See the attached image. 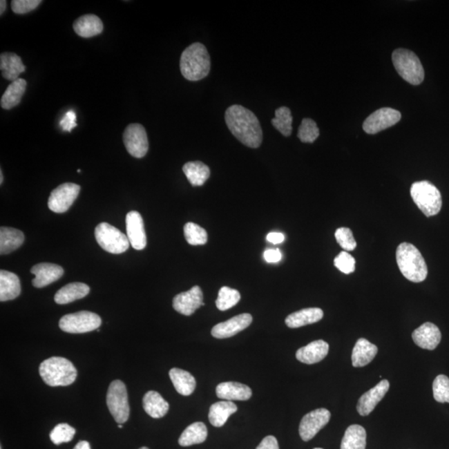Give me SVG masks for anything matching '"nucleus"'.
Returning a JSON list of instances; mask_svg holds the SVG:
<instances>
[{
	"label": "nucleus",
	"instance_id": "obj_1",
	"mask_svg": "<svg viewBox=\"0 0 449 449\" xmlns=\"http://www.w3.org/2000/svg\"><path fill=\"white\" fill-rule=\"evenodd\" d=\"M224 120L231 133L243 145L257 149L262 144V128L251 110L242 105H232L227 109Z\"/></svg>",
	"mask_w": 449,
	"mask_h": 449
},
{
	"label": "nucleus",
	"instance_id": "obj_2",
	"mask_svg": "<svg viewBox=\"0 0 449 449\" xmlns=\"http://www.w3.org/2000/svg\"><path fill=\"white\" fill-rule=\"evenodd\" d=\"M183 77L189 81L205 79L211 70V58L205 45L194 43L183 51L180 60Z\"/></svg>",
	"mask_w": 449,
	"mask_h": 449
},
{
	"label": "nucleus",
	"instance_id": "obj_3",
	"mask_svg": "<svg viewBox=\"0 0 449 449\" xmlns=\"http://www.w3.org/2000/svg\"><path fill=\"white\" fill-rule=\"evenodd\" d=\"M396 260L403 276L414 283L427 278L428 267L423 257L414 245L403 242L396 251Z\"/></svg>",
	"mask_w": 449,
	"mask_h": 449
},
{
	"label": "nucleus",
	"instance_id": "obj_4",
	"mask_svg": "<svg viewBox=\"0 0 449 449\" xmlns=\"http://www.w3.org/2000/svg\"><path fill=\"white\" fill-rule=\"evenodd\" d=\"M44 382L51 387L68 386L76 381L77 370L73 363L63 357H51L39 366Z\"/></svg>",
	"mask_w": 449,
	"mask_h": 449
},
{
	"label": "nucleus",
	"instance_id": "obj_5",
	"mask_svg": "<svg viewBox=\"0 0 449 449\" xmlns=\"http://www.w3.org/2000/svg\"><path fill=\"white\" fill-rule=\"evenodd\" d=\"M412 199L427 218L438 215L442 208V195L432 183L416 182L411 187Z\"/></svg>",
	"mask_w": 449,
	"mask_h": 449
},
{
	"label": "nucleus",
	"instance_id": "obj_6",
	"mask_svg": "<svg viewBox=\"0 0 449 449\" xmlns=\"http://www.w3.org/2000/svg\"><path fill=\"white\" fill-rule=\"evenodd\" d=\"M396 71L412 85H419L424 79L423 67L414 52L399 48L392 55Z\"/></svg>",
	"mask_w": 449,
	"mask_h": 449
},
{
	"label": "nucleus",
	"instance_id": "obj_7",
	"mask_svg": "<svg viewBox=\"0 0 449 449\" xmlns=\"http://www.w3.org/2000/svg\"><path fill=\"white\" fill-rule=\"evenodd\" d=\"M95 238L104 251L112 254H122L130 246L128 236L107 222L97 224L95 228Z\"/></svg>",
	"mask_w": 449,
	"mask_h": 449
},
{
	"label": "nucleus",
	"instance_id": "obj_8",
	"mask_svg": "<svg viewBox=\"0 0 449 449\" xmlns=\"http://www.w3.org/2000/svg\"><path fill=\"white\" fill-rule=\"evenodd\" d=\"M107 405L117 423L128 421L130 414L128 391L121 381H114L109 385L107 394Z\"/></svg>",
	"mask_w": 449,
	"mask_h": 449
},
{
	"label": "nucleus",
	"instance_id": "obj_9",
	"mask_svg": "<svg viewBox=\"0 0 449 449\" xmlns=\"http://www.w3.org/2000/svg\"><path fill=\"white\" fill-rule=\"evenodd\" d=\"M102 320L99 314L90 312L68 314L61 318L59 328L64 332L84 334L100 327Z\"/></svg>",
	"mask_w": 449,
	"mask_h": 449
},
{
	"label": "nucleus",
	"instance_id": "obj_10",
	"mask_svg": "<svg viewBox=\"0 0 449 449\" xmlns=\"http://www.w3.org/2000/svg\"><path fill=\"white\" fill-rule=\"evenodd\" d=\"M124 142L126 151L137 158L146 156L149 149L148 134L144 126L133 124L126 126L124 133Z\"/></svg>",
	"mask_w": 449,
	"mask_h": 449
},
{
	"label": "nucleus",
	"instance_id": "obj_11",
	"mask_svg": "<svg viewBox=\"0 0 449 449\" xmlns=\"http://www.w3.org/2000/svg\"><path fill=\"white\" fill-rule=\"evenodd\" d=\"M80 189V186L75 183L67 182L61 184L52 191L48 198V208L56 213L66 212L75 202Z\"/></svg>",
	"mask_w": 449,
	"mask_h": 449
},
{
	"label": "nucleus",
	"instance_id": "obj_12",
	"mask_svg": "<svg viewBox=\"0 0 449 449\" xmlns=\"http://www.w3.org/2000/svg\"><path fill=\"white\" fill-rule=\"evenodd\" d=\"M330 417L332 414L326 409H318L305 414L299 428L302 440L305 442L312 440L329 422Z\"/></svg>",
	"mask_w": 449,
	"mask_h": 449
},
{
	"label": "nucleus",
	"instance_id": "obj_13",
	"mask_svg": "<svg viewBox=\"0 0 449 449\" xmlns=\"http://www.w3.org/2000/svg\"><path fill=\"white\" fill-rule=\"evenodd\" d=\"M401 113L390 108H383L371 114L364 122L363 128L369 134H375L398 124Z\"/></svg>",
	"mask_w": 449,
	"mask_h": 449
},
{
	"label": "nucleus",
	"instance_id": "obj_14",
	"mask_svg": "<svg viewBox=\"0 0 449 449\" xmlns=\"http://www.w3.org/2000/svg\"><path fill=\"white\" fill-rule=\"evenodd\" d=\"M173 305L175 312L186 316H191L195 310L205 305L202 289L195 285L189 291L178 294L174 297Z\"/></svg>",
	"mask_w": 449,
	"mask_h": 449
},
{
	"label": "nucleus",
	"instance_id": "obj_15",
	"mask_svg": "<svg viewBox=\"0 0 449 449\" xmlns=\"http://www.w3.org/2000/svg\"><path fill=\"white\" fill-rule=\"evenodd\" d=\"M126 229L131 246L137 251L144 250L146 246V236L144 219L140 212L132 211L126 214Z\"/></svg>",
	"mask_w": 449,
	"mask_h": 449
},
{
	"label": "nucleus",
	"instance_id": "obj_16",
	"mask_svg": "<svg viewBox=\"0 0 449 449\" xmlns=\"http://www.w3.org/2000/svg\"><path fill=\"white\" fill-rule=\"evenodd\" d=\"M251 323V314H240L230 320L215 325L211 329V334L216 338H230L249 327Z\"/></svg>",
	"mask_w": 449,
	"mask_h": 449
},
{
	"label": "nucleus",
	"instance_id": "obj_17",
	"mask_svg": "<svg viewBox=\"0 0 449 449\" xmlns=\"http://www.w3.org/2000/svg\"><path fill=\"white\" fill-rule=\"evenodd\" d=\"M390 390V382L383 379L373 389L367 391L359 399L357 410L361 416H368Z\"/></svg>",
	"mask_w": 449,
	"mask_h": 449
},
{
	"label": "nucleus",
	"instance_id": "obj_18",
	"mask_svg": "<svg viewBox=\"0 0 449 449\" xmlns=\"http://www.w3.org/2000/svg\"><path fill=\"white\" fill-rule=\"evenodd\" d=\"M31 273L35 276L32 284L36 288H44L55 283L64 274L63 267L52 263H39L31 268Z\"/></svg>",
	"mask_w": 449,
	"mask_h": 449
},
{
	"label": "nucleus",
	"instance_id": "obj_19",
	"mask_svg": "<svg viewBox=\"0 0 449 449\" xmlns=\"http://www.w3.org/2000/svg\"><path fill=\"white\" fill-rule=\"evenodd\" d=\"M412 338L420 348L434 350L439 345L442 334L438 326L430 322H426L414 330L412 334Z\"/></svg>",
	"mask_w": 449,
	"mask_h": 449
},
{
	"label": "nucleus",
	"instance_id": "obj_20",
	"mask_svg": "<svg viewBox=\"0 0 449 449\" xmlns=\"http://www.w3.org/2000/svg\"><path fill=\"white\" fill-rule=\"evenodd\" d=\"M329 349L327 342L322 340L313 341L297 350L296 359L306 365L316 364L327 356Z\"/></svg>",
	"mask_w": 449,
	"mask_h": 449
},
{
	"label": "nucleus",
	"instance_id": "obj_21",
	"mask_svg": "<svg viewBox=\"0 0 449 449\" xmlns=\"http://www.w3.org/2000/svg\"><path fill=\"white\" fill-rule=\"evenodd\" d=\"M216 391L219 399L227 401H232V400L246 401L252 396L251 388L238 382L220 383L216 387Z\"/></svg>",
	"mask_w": 449,
	"mask_h": 449
},
{
	"label": "nucleus",
	"instance_id": "obj_22",
	"mask_svg": "<svg viewBox=\"0 0 449 449\" xmlns=\"http://www.w3.org/2000/svg\"><path fill=\"white\" fill-rule=\"evenodd\" d=\"M323 316V310L320 308H306L289 314L285 319V324L289 328H300L316 323L321 321Z\"/></svg>",
	"mask_w": 449,
	"mask_h": 449
},
{
	"label": "nucleus",
	"instance_id": "obj_23",
	"mask_svg": "<svg viewBox=\"0 0 449 449\" xmlns=\"http://www.w3.org/2000/svg\"><path fill=\"white\" fill-rule=\"evenodd\" d=\"M0 70L6 79L14 82L26 71L21 58L14 52H3L0 56Z\"/></svg>",
	"mask_w": 449,
	"mask_h": 449
},
{
	"label": "nucleus",
	"instance_id": "obj_24",
	"mask_svg": "<svg viewBox=\"0 0 449 449\" xmlns=\"http://www.w3.org/2000/svg\"><path fill=\"white\" fill-rule=\"evenodd\" d=\"M73 30L83 38H92L104 31V23L97 15H86L76 20Z\"/></svg>",
	"mask_w": 449,
	"mask_h": 449
},
{
	"label": "nucleus",
	"instance_id": "obj_25",
	"mask_svg": "<svg viewBox=\"0 0 449 449\" xmlns=\"http://www.w3.org/2000/svg\"><path fill=\"white\" fill-rule=\"evenodd\" d=\"M21 293V285L17 275L15 273L0 271V300L2 302L16 299Z\"/></svg>",
	"mask_w": 449,
	"mask_h": 449
},
{
	"label": "nucleus",
	"instance_id": "obj_26",
	"mask_svg": "<svg viewBox=\"0 0 449 449\" xmlns=\"http://www.w3.org/2000/svg\"><path fill=\"white\" fill-rule=\"evenodd\" d=\"M378 353V347L366 338H359L352 352V364L354 367H364L372 362Z\"/></svg>",
	"mask_w": 449,
	"mask_h": 449
},
{
	"label": "nucleus",
	"instance_id": "obj_27",
	"mask_svg": "<svg viewBox=\"0 0 449 449\" xmlns=\"http://www.w3.org/2000/svg\"><path fill=\"white\" fill-rule=\"evenodd\" d=\"M90 292L88 285L75 283L65 285L55 294V300L59 305H67L77 300L83 299Z\"/></svg>",
	"mask_w": 449,
	"mask_h": 449
},
{
	"label": "nucleus",
	"instance_id": "obj_28",
	"mask_svg": "<svg viewBox=\"0 0 449 449\" xmlns=\"http://www.w3.org/2000/svg\"><path fill=\"white\" fill-rule=\"evenodd\" d=\"M142 403L146 413L153 419L164 417L169 410V403L156 391H149L144 395Z\"/></svg>",
	"mask_w": 449,
	"mask_h": 449
},
{
	"label": "nucleus",
	"instance_id": "obj_29",
	"mask_svg": "<svg viewBox=\"0 0 449 449\" xmlns=\"http://www.w3.org/2000/svg\"><path fill=\"white\" fill-rule=\"evenodd\" d=\"M24 235L21 231L12 227H1L0 229V253L10 254L22 246Z\"/></svg>",
	"mask_w": 449,
	"mask_h": 449
},
{
	"label": "nucleus",
	"instance_id": "obj_30",
	"mask_svg": "<svg viewBox=\"0 0 449 449\" xmlns=\"http://www.w3.org/2000/svg\"><path fill=\"white\" fill-rule=\"evenodd\" d=\"M27 82L23 79H18L8 86L6 92L1 97L0 105L2 108L10 110L18 106L21 102L22 97L26 93Z\"/></svg>",
	"mask_w": 449,
	"mask_h": 449
},
{
	"label": "nucleus",
	"instance_id": "obj_31",
	"mask_svg": "<svg viewBox=\"0 0 449 449\" xmlns=\"http://www.w3.org/2000/svg\"><path fill=\"white\" fill-rule=\"evenodd\" d=\"M238 408L232 401H220L210 408L209 421L214 427H222L231 414L238 412Z\"/></svg>",
	"mask_w": 449,
	"mask_h": 449
},
{
	"label": "nucleus",
	"instance_id": "obj_32",
	"mask_svg": "<svg viewBox=\"0 0 449 449\" xmlns=\"http://www.w3.org/2000/svg\"><path fill=\"white\" fill-rule=\"evenodd\" d=\"M169 376L178 393L184 396H189L193 393L197 382L189 372L173 368L169 371Z\"/></svg>",
	"mask_w": 449,
	"mask_h": 449
},
{
	"label": "nucleus",
	"instance_id": "obj_33",
	"mask_svg": "<svg viewBox=\"0 0 449 449\" xmlns=\"http://www.w3.org/2000/svg\"><path fill=\"white\" fill-rule=\"evenodd\" d=\"M182 170L187 180L193 187H201L205 184L211 175L209 166L199 161L187 162L183 166Z\"/></svg>",
	"mask_w": 449,
	"mask_h": 449
},
{
	"label": "nucleus",
	"instance_id": "obj_34",
	"mask_svg": "<svg viewBox=\"0 0 449 449\" xmlns=\"http://www.w3.org/2000/svg\"><path fill=\"white\" fill-rule=\"evenodd\" d=\"M366 431L358 424H353L347 428L343 437L341 449H365Z\"/></svg>",
	"mask_w": 449,
	"mask_h": 449
},
{
	"label": "nucleus",
	"instance_id": "obj_35",
	"mask_svg": "<svg viewBox=\"0 0 449 449\" xmlns=\"http://www.w3.org/2000/svg\"><path fill=\"white\" fill-rule=\"evenodd\" d=\"M207 438V428L202 422L191 424L180 436L178 443L182 447L205 442Z\"/></svg>",
	"mask_w": 449,
	"mask_h": 449
},
{
	"label": "nucleus",
	"instance_id": "obj_36",
	"mask_svg": "<svg viewBox=\"0 0 449 449\" xmlns=\"http://www.w3.org/2000/svg\"><path fill=\"white\" fill-rule=\"evenodd\" d=\"M276 117L271 120V124L285 137H289L292 133V121L291 109L287 107H280L275 112Z\"/></svg>",
	"mask_w": 449,
	"mask_h": 449
},
{
	"label": "nucleus",
	"instance_id": "obj_37",
	"mask_svg": "<svg viewBox=\"0 0 449 449\" xmlns=\"http://www.w3.org/2000/svg\"><path fill=\"white\" fill-rule=\"evenodd\" d=\"M240 300V294L235 289L227 287L220 288L218 299L216 300V307L220 312L229 309L234 307L236 305L238 304Z\"/></svg>",
	"mask_w": 449,
	"mask_h": 449
},
{
	"label": "nucleus",
	"instance_id": "obj_38",
	"mask_svg": "<svg viewBox=\"0 0 449 449\" xmlns=\"http://www.w3.org/2000/svg\"><path fill=\"white\" fill-rule=\"evenodd\" d=\"M184 236L187 242L191 246H202L207 242V232L199 224L189 222L184 227Z\"/></svg>",
	"mask_w": 449,
	"mask_h": 449
},
{
	"label": "nucleus",
	"instance_id": "obj_39",
	"mask_svg": "<svg viewBox=\"0 0 449 449\" xmlns=\"http://www.w3.org/2000/svg\"><path fill=\"white\" fill-rule=\"evenodd\" d=\"M320 136L316 122L310 118H304L298 131V137L302 142L312 144Z\"/></svg>",
	"mask_w": 449,
	"mask_h": 449
},
{
	"label": "nucleus",
	"instance_id": "obj_40",
	"mask_svg": "<svg viewBox=\"0 0 449 449\" xmlns=\"http://www.w3.org/2000/svg\"><path fill=\"white\" fill-rule=\"evenodd\" d=\"M75 428L68 426V424L59 423L51 431L50 437L52 443L59 445L70 442L73 437H75Z\"/></svg>",
	"mask_w": 449,
	"mask_h": 449
},
{
	"label": "nucleus",
	"instance_id": "obj_41",
	"mask_svg": "<svg viewBox=\"0 0 449 449\" xmlns=\"http://www.w3.org/2000/svg\"><path fill=\"white\" fill-rule=\"evenodd\" d=\"M432 391L437 402L449 403V378L443 374L437 376L432 383Z\"/></svg>",
	"mask_w": 449,
	"mask_h": 449
},
{
	"label": "nucleus",
	"instance_id": "obj_42",
	"mask_svg": "<svg viewBox=\"0 0 449 449\" xmlns=\"http://www.w3.org/2000/svg\"><path fill=\"white\" fill-rule=\"evenodd\" d=\"M336 239L340 246L345 251H352L357 247L356 240L354 238L352 231L347 227H341L336 230Z\"/></svg>",
	"mask_w": 449,
	"mask_h": 449
},
{
	"label": "nucleus",
	"instance_id": "obj_43",
	"mask_svg": "<svg viewBox=\"0 0 449 449\" xmlns=\"http://www.w3.org/2000/svg\"><path fill=\"white\" fill-rule=\"evenodd\" d=\"M336 267L345 274H350L355 269V259L347 251H341L334 260Z\"/></svg>",
	"mask_w": 449,
	"mask_h": 449
},
{
	"label": "nucleus",
	"instance_id": "obj_44",
	"mask_svg": "<svg viewBox=\"0 0 449 449\" xmlns=\"http://www.w3.org/2000/svg\"><path fill=\"white\" fill-rule=\"evenodd\" d=\"M41 3V0H13L11 8L14 13L23 15L35 10Z\"/></svg>",
	"mask_w": 449,
	"mask_h": 449
},
{
	"label": "nucleus",
	"instance_id": "obj_45",
	"mask_svg": "<svg viewBox=\"0 0 449 449\" xmlns=\"http://www.w3.org/2000/svg\"><path fill=\"white\" fill-rule=\"evenodd\" d=\"M77 116L75 111L73 110H69L68 112L65 113V115L62 118V120L60 121L61 128L64 131V132L70 133L73 128H76L77 126Z\"/></svg>",
	"mask_w": 449,
	"mask_h": 449
},
{
	"label": "nucleus",
	"instance_id": "obj_46",
	"mask_svg": "<svg viewBox=\"0 0 449 449\" xmlns=\"http://www.w3.org/2000/svg\"><path fill=\"white\" fill-rule=\"evenodd\" d=\"M264 259L268 263H278L283 259L279 249H268L264 253Z\"/></svg>",
	"mask_w": 449,
	"mask_h": 449
},
{
	"label": "nucleus",
	"instance_id": "obj_47",
	"mask_svg": "<svg viewBox=\"0 0 449 449\" xmlns=\"http://www.w3.org/2000/svg\"><path fill=\"white\" fill-rule=\"evenodd\" d=\"M256 449H280L278 441L274 436L265 437Z\"/></svg>",
	"mask_w": 449,
	"mask_h": 449
},
{
	"label": "nucleus",
	"instance_id": "obj_48",
	"mask_svg": "<svg viewBox=\"0 0 449 449\" xmlns=\"http://www.w3.org/2000/svg\"><path fill=\"white\" fill-rule=\"evenodd\" d=\"M267 240L272 244H280L285 240V235L280 232H271L267 235Z\"/></svg>",
	"mask_w": 449,
	"mask_h": 449
},
{
	"label": "nucleus",
	"instance_id": "obj_49",
	"mask_svg": "<svg viewBox=\"0 0 449 449\" xmlns=\"http://www.w3.org/2000/svg\"><path fill=\"white\" fill-rule=\"evenodd\" d=\"M73 449H91V447H90V443L87 441H80Z\"/></svg>",
	"mask_w": 449,
	"mask_h": 449
},
{
	"label": "nucleus",
	"instance_id": "obj_50",
	"mask_svg": "<svg viewBox=\"0 0 449 449\" xmlns=\"http://www.w3.org/2000/svg\"><path fill=\"white\" fill-rule=\"evenodd\" d=\"M6 6L7 2L6 0H1V1H0V15H2L3 14V12L6 10Z\"/></svg>",
	"mask_w": 449,
	"mask_h": 449
},
{
	"label": "nucleus",
	"instance_id": "obj_51",
	"mask_svg": "<svg viewBox=\"0 0 449 449\" xmlns=\"http://www.w3.org/2000/svg\"><path fill=\"white\" fill-rule=\"evenodd\" d=\"M3 171L2 170L0 171V184H3Z\"/></svg>",
	"mask_w": 449,
	"mask_h": 449
},
{
	"label": "nucleus",
	"instance_id": "obj_52",
	"mask_svg": "<svg viewBox=\"0 0 449 449\" xmlns=\"http://www.w3.org/2000/svg\"><path fill=\"white\" fill-rule=\"evenodd\" d=\"M140 449H149V448H146V447H142V448H140Z\"/></svg>",
	"mask_w": 449,
	"mask_h": 449
},
{
	"label": "nucleus",
	"instance_id": "obj_53",
	"mask_svg": "<svg viewBox=\"0 0 449 449\" xmlns=\"http://www.w3.org/2000/svg\"><path fill=\"white\" fill-rule=\"evenodd\" d=\"M118 428H122V424H120V426H118Z\"/></svg>",
	"mask_w": 449,
	"mask_h": 449
},
{
	"label": "nucleus",
	"instance_id": "obj_54",
	"mask_svg": "<svg viewBox=\"0 0 449 449\" xmlns=\"http://www.w3.org/2000/svg\"><path fill=\"white\" fill-rule=\"evenodd\" d=\"M314 449H323V448H314Z\"/></svg>",
	"mask_w": 449,
	"mask_h": 449
},
{
	"label": "nucleus",
	"instance_id": "obj_55",
	"mask_svg": "<svg viewBox=\"0 0 449 449\" xmlns=\"http://www.w3.org/2000/svg\"><path fill=\"white\" fill-rule=\"evenodd\" d=\"M0 449H2V447H1V448H0Z\"/></svg>",
	"mask_w": 449,
	"mask_h": 449
}]
</instances>
